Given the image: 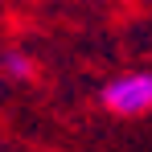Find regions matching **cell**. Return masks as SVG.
Here are the masks:
<instances>
[{
  "label": "cell",
  "mask_w": 152,
  "mask_h": 152,
  "mask_svg": "<svg viewBox=\"0 0 152 152\" xmlns=\"http://www.w3.org/2000/svg\"><path fill=\"white\" fill-rule=\"evenodd\" d=\"M103 107L119 119H136V115H148L152 111V70H127L115 74L103 86Z\"/></svg>",
  "instance_id": "obj_1"
},
{
  "label": "cell",
  "mask_w": 152,
  "mask_h": 152,
  "mask_svg": "<svg viewBox=\"0 0 152 152\" xmlns=\"http://www.w3.org/2000/svg\"><path fill=\"white\" fill-rule=\"evenodd\" d=\"M0 70H4V78H12V82H29L33 78V58L21 53V50H8L0 58Z\"/></svg>",
  "instance_id": "obj_2"
}]
</instances>
